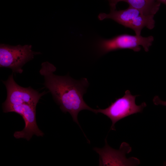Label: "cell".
I'll list each match as a JSON object with an SVG mask.
<instances>
[{
    "label": "cell",
    "mask_w": 166,
    "mask_h": 166,
    "mask_svg": "<svg viewBox=\"0 0 166 166\" xmlns=\"http://www.w3.org/2000/svg\"><path fill=\"white\" fill-rule=\"evenodd\" d=\"M39 72L44 77L43 85L52 95L53 99L64 113H69L73 121L80 126L77 116L80 112L87 110L94 113L95 109L89 107L83 96L89 85L86 78L75 80L68 74L65 76L53 73L56 69L48 61L42 63Z\"/></svg>",
    "instance_id": "obj_1"
},
{
    "label": "cell",
    "mask_w": 166,
    "mask_h": 166,
    "mask_svg": "<svg viewBox=\"0 0 166 166\" xmlns=\"http://www.w3.org/2000/svg\"><path fill=\"white\" fill-rule=\"evenodd\" d=\"M3 82L7 93L6 99L3 104H26L36 106L41 97L46 93L45 92L40 93L30 86L25 88L18 85L14 80L13 73Z\"/></svg>",
    "instance_id": "obj_7"
},
{
    "label": "cell",
    "mask_w": 166,
    "mask_h": 166,
    "mask_svg": "<svg viewBox=\"0 0 166 166\" xmlns=\"http://www.w3.org/2000/svg\"><path fill=\"white\" fill-rule=\"evenodd\" d=\"M127 3L129 6L136 9L146 16L154 15L159 11L161 3L155 0H118Z\"/></svg>",
    "instance_id": "obj_9"
},
{
    "label": "cell",
    "mask_w": 166,
    "mask_h": 166,
    "mask_svg": "<svg viewBox=\"0 0 166 166\" xmlns=\"http://www.w3.org/2000/svg\"><path fill=\"white\" fill-rule=\"evenodd\" d=\"M137 95H132L129 90H127L124 95L112 102L105 109H96L95 113H101L109 117L111 121L112 124L110 130H115V124L119 120L131 115L141 113L147 106L143 102L140 105L135 103Z\"/></svg>",
    "instance_id": "obj_3"
},
{
    "label": "cell",
    "mask_w": 166,
    "mask_h": 166,
    "mask_svg": "<svg viewBox=\"0 0 166 166\" xmlns=\"http://www.w3.org/2000/svg\"><path fill=\"white\" fill-rule=\"evenodd\" d=\"M154 16H146L139 10L129 6L124 10L110 9L108 14L101 13L98 18L100 20L112 19L124 26L133 30L136 35L140 36L144 27L151 30L155 26Z\"/></svg>",
    "instance_id": "obj_2"
},
{
    "label": "cell",
    "mask_w": 166,
    "mask_h": 166,
    "mask_svg": "<svg viewBox=\"0 0 166 166\" xmlns=\"http://www.w3.org/2000/svg\"><path fill=\"white\" fill-rule=\"evenodd\" d=\"M109 2L110 9H116V6L118 2V0H108Z\"/></svg>",
    "instance_id": "obj_11"
},
{
    "label": "cell",
    "mask_w": 166,
    "mask_h": 166,
    "mask_svg": "<svg viewBox=\"0 0 166 166\" xmlns=\"http://www.w3.org/2000/svg\"><path fill=\"white\" fill-rule=\"evenodd\" d=\"M154 104L156 105H162L166 107V101L162 100L157 96H155L153 99Z\"/></svg>",
    "instance_id": "obj_10"
},
{
    "label": "cell",
    "mask_w": 166,
    "mask_h": 166,
    "mask_svg": "<svg viewBox=\"0 0 166 166\" xmlns=\"http://www.w3.org/2000/svg\"><path fill=\"white\" fill-rule=\"evenodd\" d=\"M31 45L11 46L1 44L0 46V66L11 69L13 73H21L23 66L32 59L39 53L31 50Z\"/></svg>",
    "instance_id": "obj_5"
},
{
    "label": "cell",
    "mask_w": 166,
    "mask_h": 166,
    "mask_svg": "<svg viewBox=\"0 0 166 166\" xmlns=\"http://www.w3.org/2000/svg\"><path fill=\"white\" fill-rule=\"evenodd\" d=\"M154 40L152 36L143 37L128 34H122L109 39H101L98 44V49L102 54L118 49H129L135 52L141 50L143 47L146 52L149 51Z\"/></svg>",
    "instance_id": "obj_4"
},
{
    "label": "cell",
    "mask_w": 166,
    "mask_h": 166,
    "mask_svg": "<svg viewBox=\"0 0 166 166\" xmlns=\"http://www.w3.org/2000/svg\"><path fill=\"white\" fill-rule=\"evenodd\" d=\"M4 113L14 112L20 115L24 120L25 126L21 131H16L14 134L17 139L23 138L29 140L34 135L39 136H43L44 133L39 128L36 121V107L30 105L2 104Z\"/></svg>",
    "instance_id": "obj_6"
},
{
    "label": "cell",
    "mask_w": 166,
    "mask_h": 166,
    "mask_svg": "<svg viewBox=\"0 0 166 166\" xmlns=\"http://www.w3.org/2000/svg\"><path fill=\"white\" fill-rule=\"evenodd\" d=\"M155 1L160 2V3H163L166 6V0H155Z\"/></svg>",
    "instance_id": "obj_12"
},
{
    "label": "cell",
    "mask_w": 166,
    "mask_h": 166,
    "mask_svg": "<svg viewBox=\"0 0 166 166\" xmlns=\"http://www.w3.org/2000/svg\"><path fill=\"white\" fill-rule=\"evenodd\" d=\"M106 148H104L107 152L108 157L106 159L108 162L106 165L136 166L140 164L139 160L134 157L127 158L125 156L126 153H128L132 151L129 145L123 142L119 150H116L109 147L106 142Z\"/></svg>",
    "instance_id": "obj_8"
}]
</instances>
